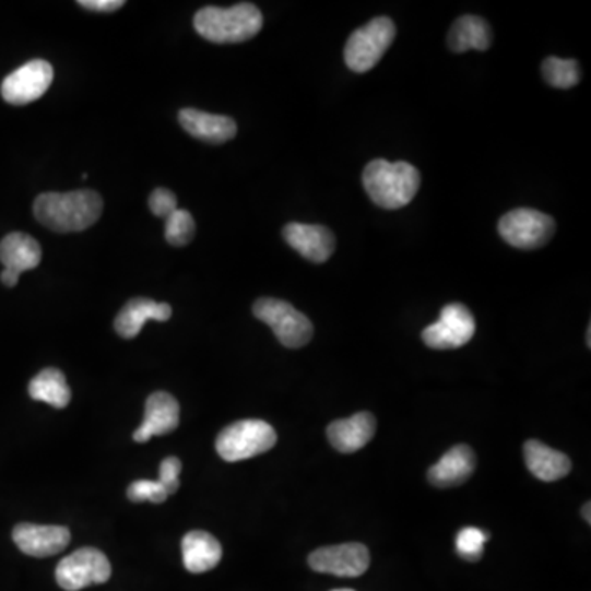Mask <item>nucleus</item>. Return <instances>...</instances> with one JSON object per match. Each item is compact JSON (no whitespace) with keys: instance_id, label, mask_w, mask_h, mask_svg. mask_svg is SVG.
Masks as SVG:
<instances>
[{"instance_id":"nucleus-1","label":"nucleus","mask_w":591,"mask_h":591,"mask_svg":"<svg viewBox=\"0 0 591 591\" xmlns=\"http://www.w3.org/2000/svg\"><path fill=\"white\" fill-rule=\"evenodd\" d=\"M103 198L91 189L45 192L35 199L34 214L50 231L81 232L93 227L103 214Z\"/></svg>"},{"instance_id":"nucleus-2","label":"nucleus","mask_w":591,"mask_h":591,"mask_svg":"<svg viewBox=\"0 0 591 591\" xmlns=\"http://www.w3.org/2000/svg\"><path fill=\"white\" fill-rule=\"evenodd\" d=\"M364 186L375 204L394 211L404 208L416 198L421 175L406 162L390 163L374 159L364 172Z\"/></svg>"},{"instance_id":"nucleus-3","label":"nucleus","mask_w":591,"mask_h":591,"mask_svg":"<svg viewBox=\"0 0 591 591\" xmlns=\"http://www.w3.org/2000/svg\"><path fill=\"white\" fill-rule=\"evenodd\" d=\"M263 15L257 5L241 2L234 8H204L196 14L194 28L212 44H241L257 37Z\"/></svg>"},{"instance_id":"nucleus-4","label":"nucleus","mask_w":591,"mask_h":591,"mask_svg":"<svg viewBox=\"0 0 591 591\" xmlns=\"http://www.w3.org/2000/svg\"><path fill=\"white\" fill-rule=\"evenodd\" d=\"M397 37V27L388 17H377L358 28L345 45V64L354 73H367L380 63Z\"/></svg>"},{"instance_id":"nucleus-5","label":"nucleus","mask_w":591,"mask_h":591,"mask_svg":"<svg viewBox=\"0 0 591 591\" xmlns=\"http://www.w3.org/2000/svg\"><path fill=\"white\" fill-rule=\"evenodd\" d=\"M277 437L270 424L245 419L231 424L218 434L215 449L225 462H240L273 449Z\"/></svg>"},{"instance_id":"nucleus-6","label":"nucleus","mask_w":591,"mask_h":591,"mask_svg":"<svg viewBox=\"0 0 591 591\" xmlns=\"http://www.w3.org/2000/svg\"><path fill=\"white\" fill-rule=\"evenodd\" d=\"M255 318L270 326L277 341L287 348H302L311 342L312 322L289 303L261 298L253 305Z\"/></svg>"},{"instance_id":"nucleus-7","label":"nucleus","mask_w":591,"mask_h":591,"mask_svg":"<svg viewBox=\"0 0 591 591\" xmlns=\"http://www.w3.org/2000/svg\"><path fill=\"white\" fill-rule=\"evenodd\" d=\"M498 232L511 247L535 250L554 237L555 222L551 215L535 209H515L499 218Z\"/></svg>"},{"instance_id":"nucleus-8","label":"nucleus","mask_w":591,"mask_h":591,"mask_svg":"<svg viewBox=\"0 0 591 591\" xmlns=\"http://www.w3.org/2000/svg\"><path fill=\"white\" fill-rule=\"evenodd\" d=\"M55 575L63 590L80 591L91 584L106 583L113 575V567L103 552L94 547H83L63 558Z\"/></svg>"},{"instance_id":"nucleus-9","label":"nucleus","mask_w":591,"mask_h":591,"mask_svg":"<svg viewBox=\"0 0 591 591\" xmlns=\"http://www.w3.org/2000/svg\"><path fill=\"white\" fill-rule=\"evenodd\" d=\"M475 331V318L470 309L453 303L440 311L439 321L424 329L423 341L434 351H452L469 344Z\"/></svg>"},{"instance_id":"nucleus-10","label":"nucleus","mask_w":591,"mask_h":591,"mask_svg":"<svg viewBox=\"0 0 591 591\" xmlns=\"http://www.w3.org/2000/svg\"><path fill=\"white\" fill-rule=\"evenodd\" d=\"M54 83V67L45 60H32L5 78L0 93L14 106H25L40 99Z\"/></svg>"},{"instance_id":"nucleus-11","label":"nucleus","mask_w":591,"mask_h":591,"mask_svg":"<svg viewBox=\"0 0 591 591\" xmlns=\"http://www.w3.org/2000/svg\"><path fill=\"white\" fill-rule=\"evenodd\" d=\"M312 570L335 577L355 578L370 567V552L364 544H341L321 547L309 555Z\"/></svg>"},{"instance_id":"nucleus-12","label":"nucleus","mask_w":591,"mask_h":591,"mask_svg":"<svg viewBox=\"0 0 591 591\" xmlns=\"http://www.w3.org/2000/svg\"><path fill=\"white\" fill-rule=\"evenodd\" d=\"M12 537L24 554L44 558L64 551L71 542V532L63 525H40L24 522L14 529Z\"/></svg>"},{"instance_id":"nucleus-13","label":"nucleus","mask_w":591,"mask_h":591,"mask_svg":"<svg viewBox=\"0 0 591 591\" xmlns=\"http://www.w3.org/2000/svg\"><path fill=\"white\" fill-rule=\"evenodd\" d=\"M284 240L303 258L312 263H324L335 251V237L324 225L291 222L283 228Z\"/></svg>"},{"instance_id":"nucleus-14","label":"nucleus","mask_w":591,"mask_h":591,"mask_svg":"<svg viewBox=\"0 0 591 591\" xmlns=\"http://www.w3.org/2000/svg\"><path fill=\"white\" fill-rule=\"evenodd\" d=\"M179 426V404L175 397L165 391L153 393L146 400L145 417L133 433L135 442H149L152 437L165 436Z\"/></svg>"},{"instance_id":"nucleus-15","label":"nucleus","mask_w":591,"mask_h":591,"mask_svg":"<svg viewBox=\"0 0 591 591\" xmlns=\"http://www.w3.org/2000/svg\"><path fill=\"white\" fill-rule=\"evenodd\" d=\"M178 119L189 135L202 142L221 145L237 135V123L231 117L215 116V114L196 109H182Z\"/></svg>"},{"instance_id":"nucleus-16","label":"nucleus","mask_w":591,"mask_h":591,"mask_svg":"<svg viewBox=\"0 0 591 591\" xmlns=\"http://www.w3.org/2000/svg\"><path fill=\"white\" fill-rule=\"evenodd\" d=\"M172 306L149 298H133L123 306L114 322L117 334L123 339H135L146 321L165 322L172 318Z\"/></svg>"},{"instance_id":"nucleus-17","label":"nucleus","mask_w":591,"mask_h":591,"mask_svg":"<svg viewBox=\"0 0 591 591\" xmlns=\"http://www.w3.org/2000/svg\"><path fill=\"white\" fill-rule=\"evenodd\" d=\"M377 433V421L370 413H358L348 419L335 421L328 427L332 447L342 453L364 449Z\"/></svg>"},{"instance_id":"nucleus-18","label":"nucleus","mask_w":591,"mask_h":591,"mask_svg":"<svg viewBox=\"0 0 591 591\" xmlns=\"http://www.w3.org/2000/svg\"><path fill=\"white\" fill-rule=\"evenodd\" d=\"M473 470H475V453L469 446L460 444L450 449L436 465L430 466L427 478L434 486L450 488L466 482Z\"/></svg>"},{"instance_id":"nucleus-19","label":"nucleus","mask_w":591,"mask_h":591,"mask_svg":"<svg viewBox=\"0 0 591 591\" xmlns=\"http://www.w3.org/2000/svg\"><path fill=\"white\" fill-rule=\"evenodd\" d=\"M182 562L191 574H204L217 567L222 558L221 542L205 531H192L182 537Z\"/></svg>"},{"instance_id":"nucleus-20","label":"nucleus","mask_w":591,"mask_h":591,"mask_svg":"<svg viewBox=\"0 0 591 591\" xmlns=\"http://www.w3.org/2000/svg\"><path fill=\"white\" fill-rule=\"evenodd\" d=\"M524 459L529 472L542 482H557L570 473L571 462L565 453L551 449L539 440H528Z\"/></svg>"},{"instance_id":"nucleus-21","label":"nucleus","mask_w":591,"mask_h":591,"mask_svg":"<svg viewBox=\"0 0 591 591\" xmlns=\"http://www.w3.org/2000/svg\"><path fill=\"white\" fill-rule=\"evenodd\" d=\"M449 47L453 54L469 50L486 51L492 47L493 32L485 19L463 15L457 19L449 32Z\"/></svg>"},{"instance_id":"nucleus-22","label":"nucleus","mask_w":591,"mask_h":591,"mask_svg":"<svg viewBox=\"0 0 591 591\" xmlns=\"http://www.w3.org/2000/svg\"><path fill=\"white\" fill-rule=\"evenodd\" d=\"M0 261L8 270L24 271L34 270L42 261V247L31 235L14 232L0 241Z\"/></svg>"},{"instance_id":"nucleus-23","label":"nucleus","mask_w":591,"mask_h":591,"mask_svg":"<svg viewBox=\"0 0 591 591\" xmlns=\"http://www.w3.org/2000/svg\"><path fill=\"white\" fill-rule=\"evenodd\" d=\"M28 394L35 401L50 404L57 410H63L70 404L71 390L68 387L63 371L58 368H45L28 385Z\"/></svg>"},{"instance_id":"nucleus-24","label":"nucleus","mask_w":591,"mask_h":591,"mask_svg":"<svg viewBox=\"0 0 591 591\" xmlns=\"http://www.w3.org/2000/svg\"><path fill=\"white\" fill-rule=\"evenodd\" d=\"M542 76L557 90H570L581 80L580 64L575 60H560V58H545L542 63Z\"/></svg>"},{"instance_id":"nucleus-25","label":"nucleus","mask_w":591,"mask_h":591,"mask_svg":"<svg viewBox=\"0 0 591 591\" xmlns=\"http://www.w3.org/2000/svg\"><path fill=\"white\" fill-rule=\"evenodd\" d=\"M196 234V222L192 215L188 211L173 212L168 218H166L165 225V238L173 247H185L192 240Z\"/></svg>"},{"instance_id":"nucleus-26","label":"nucleus","mask_w":591,"mask_h":591,"mask_svg":"<svg viewBox=\"0 0 591 591\" xmlns=\"http://www.w3.org/2000/svg\"><path fill=\"white\" fill-rule=\"evenodd\" d=\"M489 535L476 528H465L457 534L456 547L460 557L469 562L482 558L483 547Z\"/></svg>"},{"instance_id":"nucleus-27","label":"nucleus","mask_w":591,"mask_h":591,"mask_svg":"<svg viewBox=\"0 0 591 591\" xmlns=\"http://www.w3.org/2000/svg\"><path fill=\"white\" fill-rule=\"evenodd\" d=\"M127 496L133 503H163L168 498V493L158 480H137L127 489Z\"/></svg>"},{"instance_id":"nucleus-28","label":"nucleus","mask_w":591,"mask_h":591,"mask_svg":"<svg viewBox=\"0 0 591 591\" xmlns=\"http://www.w3.org/2000/svg\"><path fill=\"white\" fill-rule=\"evenodd\" d=\"M149 205L156 217L168 218L173 212L178 211V199L169 189L158 188L150 196Z\"/></svg>"},{"instance_id":"nucleus-29","label":"nucleus","mask_w":591,"mask_h":591,"mask_svg":"<svg viewBox=\"0 0 591 591\" xmlns=\"http://www.w3.org/2000/svg\"><path fill=\"white\" fill-rule=\"evenodd\" d=\"M181 460L176 459V457H168L159 465L158 482L162 483L168 496L175 495L179 489V473H181Z\"/></svg>"},{"instance_id":"nucleus-30","label":"nucleus","mask_w":591,"mask_h":591,"mask_svg":"<svg viewBox=\"0 0 591 591\" xmlns=\"http://www.w3.org/2000/svg\"><path fill=\"white\" fill-rule=\"evenodd\" d=\"M81 8L87 9V11L94 12H116L120 8L126 5L123 0H81L78 2Z\"/></svg>"},{"instance_id":"nucleus-31","label":"nucleus","mask_w":591,"mask_h":591,"mask_svg":"<svg viewBox=\"0 0 591 591\" xmlns=\"http://www.w3.org/2000/svg\"><path fill=\"white\" fill-rule=\"evenodd\" d=\"M19 277H21V274H19L17 271L8 270V268L0 274V281L8 287L17 286Z\"/></svg>"},{"instance_id":"nucleus-32","label":"nucleus","mask_w":591,"mask_h":591,"mask_svg":"<svg viewBox=\"0 0 591 591\" xmlns=\"http://www.w3.org/2000/svg\"><path fill=\"white\" fill-rule=\"evenodd\" d=\"M590 503H587V505L583 506V518L587 519L588 524H591V516H590Z\"/></svg>"},{"instance_id":"nucleus-33","label":"nucleus","mask_w":591,"mask_h":591,"mask_svg":"<svg viewBox=\"0 0 591 591\" xmlns=\"http://www.w3.org/2000/svg\"><path fill=\"white\" fill-rule=\"evenodd\" d=\"M332 591H355V590H348V588H341V590H332Z\"/></svg>"}]
</instances>
